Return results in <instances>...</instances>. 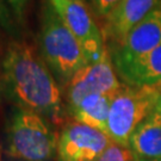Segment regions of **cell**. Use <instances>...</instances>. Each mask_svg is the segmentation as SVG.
<instances>
[{
  "label": "cell",
  "instance_id": "obj_5",
  "mask_svg": "<svg viewBox=\"0 0 161 161\" xmlns=\"http://www.w3.org/2000/svg\"><path fill=\"white\" fill-rule=\"evenodd\" d=\"M161 42V5L131 29L118 46L109 49L116 73L122 76Z\"/></svg>",
  "mask_w": 161,
  "mask_h": 161
},
{
  "label": "cell",
  "instance_id": "obj_16",
  "mask_svg": "<svg viewBox=\"0 0 161 161\" xmlns=\"http://www.w3.org/2000/svg\"><path fill=\"white\" fill-rule=\"evenodd\" d=\"M154 110H161V94H160V97H159V99H158V103H156L155 109Z\"/></svg>",
  "mask_w": 161,
  "mask_h": 161
},
{
  "label": "cell",
  "instance_id": "obj_20",
  "mask_svg": "<svg viewBox=\"0 0 161 161\" xmlns=\"http://www.w3.org/2000/svg\"><path fill=\"white\" fill-rule=\"evenodd\" d=\"M136 161H142V160H136Z\"/></svg>",
  "mask_w": 161,
  "mask_h": 161
},
{
  "label": "cell",
  "instance_id": "obj_11",
  "mask_svg": "<svg viewBox=\"0 0 161 161\" xmlns=\"http://www.w3.org/2000/svg\"><path fill=\"white\" fill-rule=\"evenodd\" d=\"M114 94H90L81 102L69 115L74 121L86 124L88 127L96 128L100 131H105L108 118H109L110 105Z\"/></svg>",
  "mask_w": 161,
  "mask_h": 161
},
{
  "label": "cell",
  "instance_id": "obj_4",
  "mask_svg": "<svg viewBox=\"0 0 161 161\" xmlns=\"http://www.w3.org/2000/svg\"><path fill=\"white\" fill-rule=\"evenodd\" d=\"M56 134L44 118L29 109L18 108L7 129L8 154L22 161H52L58 152Z\"/></svg>",
  "mask_w": 161,
  "mask_h": 161
},
{
  "label": "cell",
  "instance_id": "obj_7",
  "mask_svg": "<svg viewBox=\"0 0 161 161\" xmlns=\"http://www.w3.org/2000/svg\"><path fill=\"white\" fill-rule=\"evenodd\" d=\"M123 86L116 74L109 49L94 64L81 68L67 84V106L68 112L90 94H114Z\"/></svg>",
  "mask_w": 161,
  "mask_h": 161
},
{
  "label": "cell",
  "instance_id": "obj_8",
  "mask_svg": "<svg viewBox=\"0 0 161 161\" xmlns=\"http://www.w3.org/2000/svg\"><path fill=\"white\" fill-rule=\"evenodd\" d=\"M112 141L105 132L76 121L67 123L58 136V161H97Z\"/></svg>",
  "mask_w": 161,
  "mask_h": 161
},
{
  "label": "cell",
  "instance_id": "obj_9",
  "mask_svg": "<svg viewBox=\"0 0 161 161\" xmlns=\"http://www.w3.org/2000/svg\"><path fill=\"white\" fill-rule=\"evenodd\" d=\"M161 5V0H121L103 19V35L112 47L118 46L131 29Z\"/></svg>",
  "mask_w": 161,
  "mask_h": 161
},
{
  "label": "cell",
  "instance_id": "obj_1",
  "mask_svg": "<svg viewBox=\"0 0 161 161\" xmlns=\"http://www.w3.org/2000/svg\"><path fill=\"white\" fill-rule=\"evenodd\" d=\"M1 80L19 108L52 121L61 119L62 98L58 81L34 46L26 42L8 46L1 64Z\"/></svg>",
  "mask_w": 161,
  "mask_h": 161
},
{
  "label": "cell",
  "instance_id": "obj_19",
  "mask_svg": "<svg viewBox=\"0 0 161 161\" xmlns=\"http://www.w3.org/2000/svg\"><path fill=\"white\" fill-rule=\"evenodd\" d=\"M0 161H3V159H1V154H0Z\"/></svg>",
  "mask_w": 161,
  "mask_h": 161
},
{
  "label": "cell",
  "instance_id": "obj_17",
  "mask_svg": "<svg viewBox=\"0 0 161 161\" xmlns=\"http://www.w3.org/2000/svg\"><path fill=\"white\" fill-rule=\"evenodd\" d=\"M62 0H50V3H52L53 5H56V4H58V3H61Z\"/></svg>",
  "mask_w": 161,
  "mask_h": 161
},
{
  "label": "cell",
  "instance_id": "obj_21",
  "mask_svg": "<svg viewBox=\"0 0 161 161\" xmlns=\"http://www.w3.org/2000/svg\"><path fill=\"white\" fill-rule=\"evenodd\" d=\"M160 161H161V160H160Z\"/></svg>",
  "mask_w": 161,
  "mask_h": 161
},
{
  "label": "cell",
  "instance_id": "obj_13",
  "mask_svg": "<svg viewBox=\"0 0 161 161\" xmlns=\"http://www.w3.org/2000/svg\"><path fill=\"white\" fill-rule=\"evenodd\" d=\"M97 161H136V158L130 148L111 142Z\"/></svg>",
  "mask_w": 161,
  "mask_h": 161
},
{
  "label": "cell",
  "instance_id": "obj_2",
  "mask_svg": "<svg viewBox=\"0 0 161 161\" xmlns=\"http://www.w3.org/2000/svg\"><path fill=\"white\" fill-rule=\"evenodd\" d=\"M40 47L44 62L61 85L67 86L70 79L88 64L79 42L52 3L44 11Z\"/></svg>",
  "mask_w": 161,
  "mask_h": 161
},
{
  "label": "cell",
  "instance_id": "obj_15",
  "mask_svg": "<svg viewBox=\"0 0 161 161\" xmlns=\"http://www.w3.org/2000/svg\"><path fill=\"white\" fill-rule=\"evenodd\" d=\"M149 117L161 124V110H154V111L149 115Z\"/></svg>",
  "mask_w": 161,
  "mask_h": 161
},
{
  "label": "cell",
  "instance_id": "obj_18",
  "mask_svg": "<svg viewBox=\"0 0 161 161\" xmlns=\"http://www.w3.org/2000/svg\"><path fill=\"white\" fill-rule=\"evenodd\" d=\"M12 3H14V4H18V3H23L24 0H11Z\"/></svg>",
  "mask_w": 161,
  "mask_h": 161
},
{
  "label": "cell",
  "instance_id": "obj_14",
  "mask_svg": "<svg viewBox=\"0 0 161 161\" xmlns=\"http://www.w3.org/2000/svg\"><path fill=\"white\" fill-rule=\"evenodd\" d=\"M90 7L98 18L104 19L121 0H87Z\"/></svg>",
  "mask_w": 161,
  "mask_h": 161
},
{
  "label": "cell",
  "instance_id": "obj_6",
  "mask_svg": "<svg viewBox=\"0 0 161 161\" xmlns=\"http://www.w3.org/2000/svg\"><path fill=\"white\" fill-rule=\"evenodd\" d=\"M55 10L79 42L87 64H94L108 50L103 30L99 29L85 0H62Z\"/></svg>",
  "mask_w": 161,
  "mask_h": 161
},
{
  "label": "cell",
  "instance_id": "obj_3",
  "mask_svg": "<svg viewBox=\"0 0 161 161\" xmlns=\"http://www.w3.org/2000/svg\"><path fill=\"white\" fill-rule=\"evenodd\" d=\"M161 94V86H123L111 100L105 134L114 143L129 148V141L154 111Z\"/></svg>",
  "mask_w": 161,
  "mask_h": 161
},
{
  "label": "cell",
  "instance_id": "obj_12",
  "mask_svg": "<svg viewBox=\"0 0 161 161\" xmlns=\"http://www.w3.org/2000/svg\"><path fill=\"white\" fill-rule=\"evenodd\" d=\"M121 78L129 86H161V42Z\"/></svg>",
  "mask_w": 161,
  "mask_h": 161
},
{
  "label": "cell",
  "instance_id": "obj_10",
  "mask_svg": "<svg viewBox=\"0 0 161 161\" xmlns=\"http://www.w3.org/2000/svg\"><path fill=\"white\" fill-rule=\"evenodd\" d=\"M129 148L136 160H161V124L148 117L142 122L129 141Z\"/></svg>",
  "mask_w": 161,
  "mask_h": 161
}]
</instances>
